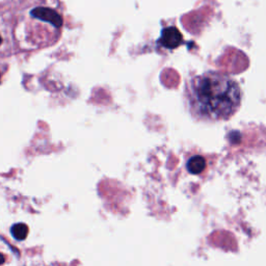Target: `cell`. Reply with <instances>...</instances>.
<instances>
[{
    "label": "cell",
    "instance_id": "obj_1",
    "mask_svg": "<svg viewBox=\"0 0 266 266\" xmlns=\"http://www.w3.org/2000/svg\"><path fill=\"white\" fill-rule=\"evenodd\" d=\"M188 113L196 121H227L240 107L242 93L239 84L219 72H206L188 80L184 91Z\"/></svg>",
    "mask_w": 266,
    "mask_h": 266
},
{
    "label": "cell",
    "instance_id": "obj_2",
    "mask_svg": "<svg viewBox=\"0 0 266 266\" xmlns=\"http://www.w3.org/2000/svg\"><path fill=\"white\" fill-rule=\"evenodd\" d=\"M183 42L181 32L176 27H166L161 32L158 44L166 49H176Z\"/></svg>",
    "mask_w": 266,
    "mask_h": 266
},
{
    "label": "cell",
    "instance_id": "obj_3",
    "mask_svg": "<svg viewBox=\"0 0 266 266\" xmlns=\"http://www.w3.org/2000/svg\"><path fill=\"white\" fill-rule=\"evenodd\" d=\"M31 16L37 19H40L44 22L52 24L54 27L59 28L62 25L61 16L56 13L54 10L49 8H36L31 11Z\"/></svg>",
    "mask_w": 266,
    "mask_h": 266
},
{
    "label": "cell",
    "instance_id": "obj_4",
    "mask_svg": "<svg viewBox=\"0 0 266 266\" xmlns=\"http://www.w3.org/2000/svg\"><path fill=\"white\" fill-rule=\"evenodd\" d=\"M186 168H187V170H188V172L190 174L198 175V174H201L205 170V168H206V160H205L204 157L199 156V155L193 156V157H191L187 161Z\"/></svg>",
    "mask_w": 266,
    "mask_h": 266
},
{
    "label": "cell",
    "instance_id": "obj_5",
    "mask_svg": "<svg viewBox=\"0 0 266 266\" xmlns=\"http://www.w3.org/2000/svg\"><path fill=\"white\" fill-rule=\"evenodd\" d=\"M28 226L24 223H18V224H14L11 228V234L14 237V239L18 240V241H22L24 239H26L27 235H28Z\"/></svg>",
    "mask_w": 266,
    "mask_h": 266
},
{
    "label": "cell",
    "instance_id": "obj_6",
    "mask_svg": "<svg viewBox=\"0 0 266 266\" xmlns=\"http://www.w3.org/2000/svg\"><path fill=\"white\" fill-rule=\"evenodd\" d=\"M5 263H6V258H5V256L3 254H0V266L4 265Z\"/></svg>",
    "mask_w": 266,
    "mask_h": 266
},
{
    "label": "cell",
    "instance_id": "obj_7",
    "mask_svg": "<svg viewBox=\"0 0 266 266\" xmlns=\"http://www.w3.org/2000/svg\"><path fill=\"white\" fill-rule=\"evenodd\" d=\"M2 43H3V39H2V37H0V45H2Z\"/></svg>",
    "mask_w": 266,
    "mask_h": 266
}]
</instances>
